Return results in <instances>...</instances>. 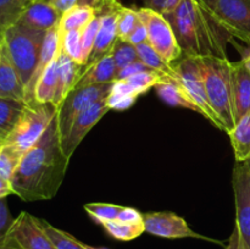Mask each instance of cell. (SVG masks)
Returning <instances> with one entry per match:
<instances>
[{"instance_id": "cell-1", "label": "cell", "mask_w": 250, "mask_h": 249, "mask_svg": "<svg viewBox=\"0 0 250 249\" xmlns=\"http://www.w3.org/2000/svg\"><path fill=\"white\" fill-rule=\"evenodd\" d=\"M68 161L54 119L36 145L22 156L10 181L12 193L24 202L51 199L60 189Z\"/></svg>"}, {"instance_id": "cell-2", "label": "cell", "mask_w": 250, "mask_h": 249, "mask_svg": "<svg viewBox=\"0 0 250 249\" xmlns=\"http://www.w3.org/2000/svg\"><path fill=\"white\" fill-rule=\"evenodd\" d=\"M170 22L182 56L227 58L232 37L215 21L199 0H182L172 12L164 15Z\"/></svg>"}, {"instance_id": "cell-3", "label": "cell", "mask_w": 250, "mask_h": 249, "mask_svg": "<svg viewBox=\"0 0 250 249\" xmlns=\"http://www.w3.org/2000/svg\"><path fill=\"white\" fill-rule=\"evenodd\" d=\"M212 109L227 134L236 126L232 97V61L219 56H197Z\"/></svg>"}, {"instance_id": "cell-4", "label": "cell", "mask_w": 250, "mask_h": 249, "mask_svg": "<svg viewBox=\"0 0 250 249\" xmlns=\"http://www.w3.org/2000/svg\"><path fill=\"white\" fill-rule=\"evenodd\" d=\"M46 32L15 23L2 34V42L21 77L24 89L33 77L41 59Z\"/></svg>"}, {"instance_id": "cell-5", "label": "cell", "mask_w": 250, "mask_h": 249, "mask_svg": "<svg viewBox=\"0 0 250 249\" xmlns=\"http://www.w3.org/2000/svg\"><path fill=\"white\" fill-rule=\"evenodd\" d=\"M55 116L56 107L53 104H43L36 100L26 103L14 128L5 137L4 143L24 154L43 137Z\"/></svg>"}, {"instance_id": "cell-6", "label": "cell", "mask_w": 250, "mask_h": 249, "mask_svg": "<svg viewBox=\"0 0 250 249\" xmlns=\"http://www.w3.org/2000/svg\"><path fill=\"white\" fill-rule=\"evenodd\" d=\"M232 37L250 45V0H199Z\"/></svg>"}, {"instance_id": "cell-7", "label": "cell", "mask_w": 250, "mask_h": 249, "mask_svg": "<svg viewBox=\"0 0 250 249\" xmlns=\"http://www.w3.org/2000/svg\"><path fill=\"white\" fill-rule=\"evenodd\" d=\"M114 82L104 83V84H94L89 87L73 88L60 105L56 107V128H58L60 142L67 134L71 124L78 115L82 114L94 103L109 97L111 93Z\"/></svg>"}, {"instance_id": "cell-8", "label": "cell", "mask_w": 250, "mask_h": 249, "mask_svg": "<svg viewBox=\"0 0 250 249\" xmlns=\"http://www.w3.org/2000/svg\"><path fill=\"white\" fill-rule=\"evenodd\" d=\"M173 68H175V77L180 81L189 97L194 100L203 116L209 120L215 127L224 131V126L208 98L197 56H182L180 60L173 62Z\"/></svg>"}, {"instance_id": "cell-9", "label": "cell", "mask_w": 250, "mask_h": 249, "mask_svg": "<svg viewBox=\"0 0 250 249\" xmlns=\"http://www.w3.org/2000/svg\"><path fill=\"white\" fill-rule=\"evenodd\" d=\"M137 12L148 31V43L167 62L173 63L180 60L182 58V50L167 19L146 7L137 9Z\"/></svg>"}, {"instance_id": "cell-10", "label": "cell", "mask_w": 250, "mask_h": 249, "mask_svg": "<svg viewBox=\"0 0 250 249\" xmlns=\"http://www.w3.org/2000/svg\"><path fill=\"white\" fill-rule=\"evenodd\" d=\"M233 192L236 202V227L239 248L250 249V168L237 161L233 170Z\"/></svg>"}, {"instance_id": "cell-11", "label": "cell", "mask_w": 250, "mask_h": 249, "mask_svg": "<svg viewBox=\"0 0 250 249\" xmlns=\"http://www.w3.org/2000/svg\"><path fill=\"white\" fill-rule=\"evenodd\" d=\"M122 6L124 5L119 0H99L95 4L94 10L95 15L99 17V28L88 65L109 53L115 42L119 39L117 16Z\"/></svg>"}, {"instance_id": "cell-12", "label": "cell", "mask_w": 250, "mask_h": 249, "mask_svg": "<svg viewBox=\"0 0 250 249\" xmlns=\"http://www.w3.org/2000/svg\"><path fill=\"white\" fill-rule=\"evenodd\" d=\"M143 221L146 232L153 234V236L161 237V238H198L214 242V243H220L219 241L208 238V237L194 232L188 226L185 219L173 214V212H146L143 215Z\"/></svg>"}, {"instance_id": "cell-13", "label": "cell", "mask_w": 250, "mask_h": 249, "mask_svg": "<svg viewBox=\"0 0 250 249\" xmlns=\"http://www.w3.org/2000/svg\"><path fill=\"white\" fill-rule=\"evenodd\" d=\"M106 98H104V99L99 100V102L90 105L87 110H84L82 114L78 115V116L76 117L75 121L72 122L67 134H66V137L63 138V141L61 142L62 153L68 160H70L71 156L73 155L76 149L78 148L81 142H82L83 139H84V137L89 133L90 129H92L93 127L102 120V117L110 110L106 104Z\"/></svg>"}, {"instance_id": "cell-14", "label": "cell", "mask_w": 250, "mask_h": 249, "mask_svg": "<svg viewBox=\"0 0 250 249\" xmlns=\"http://www.w3.org/2000/svg\"><path fill=\"white\" fill-rule=\"evenodd\" d=\"M7 236L22 249H56L38 224V219L26 211H22L14 220Z\"/></svg>"}, {"instance_id": "cell-15", "label": "cell", "mask_w": 250, "mask_h": 249, "mask_svg": "<svg viewBox=\"0 0 250 249\" xmlns=\"http://www.w3.org/2000/svg\"><path fill=\"white\" fill-rule=\"evenodd\" d=\"M62 14L58 11L51 0H33L21 15L17 23L37 31H50L59 26Z\"/></svg>"}, {"instance_id": "cell-16", "label": "cell", "mask_w": 250, "mask_h": 249, "mask_svg": "<svg viewBox=\"0 0 250 249\" xmlns=\"http://www.w3.org/2000/svg\"><path fill=\"white\" fill-rule=\"evenodd\" d=\"M87 66H83L73 61L62 49L58 54V84L54 95L53 105L58 107L62 103L66 95L75 88L78 80L84 72Z\"/></svg>"}, {"instance_id": "cell-17", "label": "cell", "mask_w": 250, "mask_h": 249, "mask_svg": "<svg viewBox=\"0 0 250 249\" xmlns=\"http://www.w3.org/2000/svg\"><path fill=\"white\" fill-rule=\"evenodd\" d=\"M232 97L237 124L250 111V72L242 60L232 62Z\"/></svg>"}, {"instance_id": "cell-18", "label": "cell", "mask_w": 250, "mask_h": 249, "mask_svg": "<svg viewBox=\"0 0 250 249\" xmlns=\"http://www.w3.org/2000/svg\"><path fill=\"white\" fill-rule=\"evenodd\" d=\"M0 97L23 100L26 89L10 58L4 42H0Z\"/></svg>"}, {"instance_id": "cell-19", "label": "cell", "mask_w": 250, "mask_h": 249, "mask_svg": "<svg viewBox=\"0 0 250 249\" xmlns=\"http://www.w3.org/2000/svg\"><path fill=\"white\" fill-rule=\"evenodd\" d=\"M116 63L111 50L94 62L89 63L85 67L84 72L78 80L75 88L89 87L94 84H104V83L114 82L116 77Z\"/></svg>"}, {"instance_id": "cell-20", "label": "cell", "mask_w": 250, "mask_h": 249, "mask_svg": "<svg viewBox=\"0 0 250 249\" xmlns=\"http://www.w3.org/2000/svg\"><path fill=\"white\" fill-rule=\"evenodd\" d=\"M155 90L159 97L161 98V100L165 102L166 104L171 105V106H180L193 110V111L199 112L202 115V111L198 107V105L189 97L187 90L185 89V87L181 84V82L176 77L166 75L163 78V81L155 85Z\"/></svg>"}, {"instance_id": "cell-21", "label": "cell", "mask_w": 250, "mask_h": 249, "mask_svg": "<svg viewBox=\"0 0 250 249\" xmlns=\"http://www.w3.org/2000/svg\"><path fill=\"white\" fill-rule=\"evenodd\" d=\"M58 84V55L51 60L34 87L33 99L43 104H53Z\"/></svg>"}, {"instance_id": "cell-22", "label": "cell", "mask_w": 250, "mask_h": 249, "mask_svg": "<svg viewBox=\"0 0 250 249\" xmlns=\"http://www.w3.org/2000/svg\"><path fill=\"white\" fill-rule=\"evenodd\" d=\"M95 17V10L89 5L77 4L72 9L63 12L59 22V32L60 34L68 31H82L87 24L92 22Z\"/></svg>"}, {"instance_id": "cell-23", "label": "cell", "mask_w": 250, "mask_h": 249, "mask_svg": "<svg viewBox=\"0 0 250 249\" xmlns=\"http://www.w3.org/2000/svg\"><path fill=\"white\" fill-rule=\"evenodd\" d=\"M236 161L246 163L250 159V111L244 115L229 133Z\"/></svg>"}, {"instance_id": "cell-24", "label": "cell", "mask_w": 250, "mask_h": 249, "mask_svg": "<svg viewBox=\"0 0 250 249\" xmlns=\"http://www.w3.org/2000/svg\"><path fill=\"white\" fill-rule=\"evenodd\" d=\"M137 53H138V59L146 66L148 68L158 72L164 73V75H168L175 77V68H173V63L167 62L148 42L138 44L136 45Z\"/></svg>"}, {"instance_id": "cell-25", "label": "cell", "mask_w": 250, "mask_h": 249, "mask_svg": "<svg viewBox=\"0 0 250 249\" xmlns=\"http://www.w3.org/2000/svg\"><path fill=\"white\" fill-rule=\"evenodd\" d=\"M26 102L0 97V131L9 134L24 109Z\"/></svg>"}, {"instance_id": "cell-26", "label": "cell", "mask_w": 250, "mask_h": 249, "mask_svg": "<svg viewBox=\"0 0 250 249\" xmlns=\"http://www.w3.org/2000/svg\"><path fill=\"white\" fill-rule=\"evenodd\" d=\"M33 0H0V36L17 23L21 15Z\"/></svg>"}, {"instance_id": "cell-27", "label": "cell", "mask_w": 250, "mask_h": 249, "mask_svg": "<svg viewBox=\"0 0 250 249\" xmlns=\"http://www.w3.org/2000/svg\"><path fill=\"white\" fill-rule=\"evenodd\" d=\"M102 226L104 227L105 232L109 236H111L114 239H117V241L121 242H128L132 241V239H136L143 232H146L144 221L138 222V224H131V222L114 220V221L105 222Z\"/></svg>"}, {"instance_id": "cell-28", "label": "cell", "mask_w": 250, "mask_h": 249, "mask_svg": "<svg viewBox=\"0 0 250 249\" xmlns=\"http://www.w3.org/2000/svg\"><path fill=\"white\" fill-rule=\"evenodd\" d=\"M38 219V217H37ZM38 224L44 229L56 249H85V243L78 241L73 236L55 226L44 219H38Z\"/></svg>"}, {"instance_id": "cell-29", "label": "cell", "mask_w": 250, "mask_h": 249, "mask_svg": "<svg viewBox=\"0 0 250 249\" xmlns=\"http://www.w3.org/2000/svg\"><path fill=\"white\" fill-rule=\"evenodd\" d=\"M122 208L124 207L121 205L110 204V203H88L84 205L87 214L99 225L117 220Z\"/></svg>"}, {"instance_id": "cell-30", "label": "cell", "mask_w": 250, "mask_h": 249, "mask_svg": "<svg viewBox=\"0 0 250 249\" xmlns=\"http://www.w3.org/2000/svg\"><path fill=\"white\" fill-rule=\"evenodd\" d=\"M23 154L9 144H2L0 148V177L11 181Z\"/></svg>"}, {"instance_id": "cell-31", "label": "cell", "mask_w": 250, "mask_h": 249, "mask_svg": "<svg viewBox=\"0 0 250 249\" xmlns=\"http://www.w3.org/2000/svg\"><path fill=\"white\" fill-rule=\"evenodd\" d=\"M165 76L166 75L158 72V71L146 70L142 71V72L137 73V75L131 76V77L126 78L125 81L133 88V90L137 94L142 95L146 92H148L150 88L155 87L158 83H160Z\"/></svg>"}, {"instance_id": "cell-32", "label": "cell", "mask_w": 250, "mask_h": 249, "mask_svg": "<svg viewBox=\"0 0 250 249\" xmlns=\"http://www.w3.org/2000/svg\"><path fill=\"white\" fill-rule=\"evenodd\" d=\"M111 53L112 56H114L117 70H120L122 67H126V66L131 65V63L139 60L136 45L129 43L128 41L117 39L115 42L114 46L111 48Z\"/></svg>"}, {"instance_id": "cell-33", "label": "cell", "mask_w": 250, "mask_h": 249, "mask_svg": "<svg viewBox=\"0 0 250 249\" xmlns=\"http://www.w3.org/2000/svg\"><path fill=\"white\" fill-rule=\"evenodd\" d=\"M61 36V49L80 65L84 66L83 63V54H82V31H68L66 33L60 34Z\"/></svg>"}, {"instance_id": "cell-34", "label": "cell", "mask_w": 250, "mask_h": 249, "mask_svg": "<svg viewBox=\"0 0 250 249\" xmlns=\"http://www.w3.org/2000/svg\"><path fill=\"white\" fill-rule=\"evenodd\" d=\"M139 22L138 12L136 9L122 6L117 16V37L121 41H127Z\"/></svg>"}, {"instance_id": "cell-35", "label": "cell", "mask_w": 250, "mask_h": 249, "mask_svg": "<svg viewBox=\"0 0 250 249\" xmlns=\"http://www.w3.org/2000/svg\"><path fill=\"white\" fill-rule=\"evenodd\" d=\"M98 28H99V17L95 15V17L92 20V22L82 29L81 42H82L83 63H84V66H88V62H89L90 55H92L93 48H94L95 38H97Z\"/></svg>"}, {"instance_id": "cell-36", "label": "cell", "mask_w": 250, "mask_h": 249, "mask_svg": "<svg viewBox=\"0 0 250 249\" xmlns=\"http://www.w3.org/2000/svg\"><path fill=\"white\" fill-rule=\"evenodd\" d=\"M136 95H125L110 93L106 98V104L110 110H126L129 109L137 100Z\"/></svg>"}, {"instance_id": "cell-37", "label": "cell", "mask_w": 250, "mask_h": 249, "mask_svg": "<svg viewBox=\"0 0 250 249\" xmlns=\"http://www.w3.org/2000/svg\"><path fill=\"white\" fill-rule=\"evenodd\" d=\"M182 0H143L144 7L161 15H167L172 12L180 5Z\"/></svg>"}, {"instance_id": "cell-38", "label": "cell", "mask_w": 250, "mask_h": 249, "mask_svg": "<svg viewBox=\"0 0 250 249\" xmlns=\"http://www.w3.org/2000/svg\"><path fill=\"white\" fill-rule=\"evenodd\" d=\"M14 220L10 214L5 198H0V239H4L7 236Z\"/></svg>"}, {"instance_id": "cell-39", "label": "cell", "mask_w": 250, "mask_h": 249, "mask_svg": "<svg viewBox=\"0 0 250 249\" xmlns=\"http://www.w3.org/2000/svg\"><path fill=\"white\" fill-rule=\"evenodd\" d=\"M150 70V68L146 67L141 60L136 61V62L131 63V65L126 66V67H122L120 70L116 71V77H115V81L116 80H126V78L131 77V76L137 75V73L142 72V71Z\"/></svg>"}, {"instance_id": "cell-40", "label": "cell", "mask_w": 250, "mask_h": 249, "mask_svg": "<svg viewBox=\"0 0 250 249\" xmlns=\"http://www.w3.org/2000/svg\"><path fill=\"white\" fill-rule=\"evenodd\" d=\"M127 41L133 44V45H138V44L144 43V42H148V31H146V24L142 22L141 19H139L138 24L133 29V32L129 34Z\"/></svg>"}, {"instance_id": "cell-41", "label": "cell", "mask_w": 250, "mask_h": 249, "mask_svg": "<svg viewBox=\"0 0 250 249\" xmlns=\"http://www.w3.org/2000/svg\"><path fill=\"white\" fill-rule=\"evenodd\" d=\"M117 220L124 222H131V224H138V222H143V215L133 208L124 207Z\"/></svg>"}, {"instance_id": "cell-42", "label": "cell", "mask_w": 250, "mask_h": 249, "mask_svg": "<svg viewBox=\"0 0 250 249\" xmlns=\"http://www.w3.org/2000/svg\"><path fill=\"white\" fill-rule=\"evenodd\" d=\"M51 1H53L54 6L58 9V11L61 12V14H63V12H66L67 10L72 9L73 6H76L80 0H51Z\"/></svg>"}, {"instance_id": "cell-43", "label": "cell", "mask_w": 250, "mask_h": 249, "mask_svg": "<svg viewBox=\"0 0 250 249\" xmlns=\"http://www.w3.org/2000/svg\"><path fill=\"white\" fill-rule=\"evenodd\" d=\"M10 194H14L12 193L11 183L0 177V198H6Z\"/></svg>"}, {"instance_id": "cell-44", "label": "cell", "mask_w": 250, "mask_h": 249, "mask_svg": "<svg viewBox=\"0 0 250 249\" xmlns=\"http://www.w3.org/2000/svg\"><path fill=\"white\" fill-rule=\"evenodd\" d=\"M0 249H22L11 237L6 236L4 239H0Z\"/></svg>"}, {"instance_id": "cell-45", "label": "cell", "mask_w": 250, "mask_h": 249, "mask_svg": "<svg viewBox=\"0 0 250 249\" xmlns=\"http://www.w3.org/2000/svg\"><path fill=\"white\" fill-rule=\"evenodd\" d=\"M225 249H241L239 248V242H238V234H237L236 229H233V233L229 237V244L226 246Z\"/></svg>"}, {"instance_id": "cell-46", "label": "cell", "mask_w": 250, "mask_h": 249, "mask_svg": "<svg viewBox=\"0 0 250 249\" xmlns=\"http://www.w3.org/2000/svg\"><path fill=\"white\" fill-rule=\"evenodd\" d=\"M242 61H243V63L247 66V68H248L249 72H250V49H248L246 53H243V58H242Z\"/></svg>"}, {"instance_id": "cell-47", "label": "cell", "mask_w": 250, "mask_h": 249, "mask_svg": "<svg viewBox=\"0 0 250 249\" xmlns=\"http://www.w3.org/2000/svg\"><path fill=\"white\" fill-rule=\"evenodd\" d=\"M98 1H99V0H80V1H78V4H80V5H89V6L94 7L95 4H97Z\"/></svg>"}, {"instance_id": "cell-48", "label": "cell", "mask_w": 250, "mask_h": 249, "mask_svg": "<svg viewBox=\"0 0 250 249\" xmlns=\"http://www.w3.org/2000/svg\"><path fill=\"white\" fill-rule=\"evenodd\" d=\"M85 249H106V248H98V247H92V246H88V244H85Z\"/></svg>"}, {"instance_id": "cell-49", "label": "cell", "mask_w": 250, "mask_h": 249, "mask_svg": "<svg viewBox=\"0 0 250 249\" xmlns=\"http://www.w3.org/2000/svg\"><path fill=\"white\" fill-rule=\"evenodd\" d=\"M5 137H6V134H5L2 131H0V139H5Z\"/></svg>"}, {"instance_id": "cell-50", "label": "cell", "mask_w": 250, "mask_h": 249, "mask_svg": "<svg viewBox=\"0 0 250 249\" xmlns=\"http://www.w3.org/2000/svg\"><path fill=\"white\" fill-rule=\"evenodd\" d=\"M2 144H4V139H0V148L2 146Z\"/></svg>"}, {"instance_id": "cell-51", "label": "cell", "mask_w": 250, "mask_h": 249, "mask_svg": "<svg viewBox=\"0 0 250 249\" xmlns=\"http://www.w3.org/2000/svg\"><path fill=\"white\" fill-rule=\"evenodd\" d=\"M246 164H247V165H248V167L250 168V159H249L248 161H246Z\"/></svg>"}, {"instance_id": "cell-52", "label": "cell", "mask_w": 250, "mask_h": 249, "mask_svg": "<svg viewBox=\"0 0 250 249\" xmlns=\"http://www.w3.org/2000/svg\"><path fill=\"white\" fill-rule=\"evenodd\" d=\"M1 39H2V36H0V42H1Z\"/></svg>"}]
</instances>
